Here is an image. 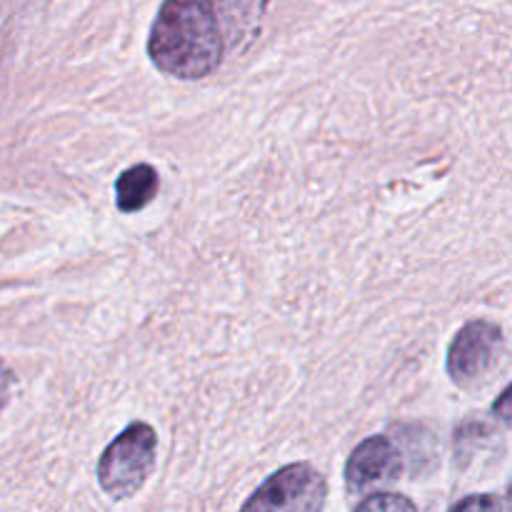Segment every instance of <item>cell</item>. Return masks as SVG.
<instances>
[{"label":"cell","instance_id":"cell-1","mask_svg":"<svg viewBox=\"0 0 512 512\" xmlns=\"http://www.w3.org/2000/svg\"><path fill=\"white\" fill-rule=\"evenodd\" d=\"M223 30L208 0H165L150 30L155 68L180 80H200L223 63Z\"/></svg>","mask_w":512,"mask_h":512},{"label":"cell","instance_id":"cell-2","mask_svg":"<svg viewBox=\"0 0 512 512\" xmlns=\"http://www.w3.org/2000/svg\"><path fill=\"white\" fill-rule=\"evenodd\" d=\"M158 450V435L148 423H133L105 448L98 463V480L113 498L123 500L138 493L150 478Z\"/></svg>","mask_w":512,"mask_h":512},{"label":"cell","instance_id":"cell-3","mask_svg":"<svg viewBox=\"0 0 512 512\" xmlns=\"http://www.w3.org/2000/svg\"><path fill=\"white\" fill-rule=\"evenodd\" d=\"M328 498L325 478L308 463H293L270 475L243 512H320Z\"/></svg>","mask_w":512,"mask_h":512},{"label":"cell","instance_id":"cell-4","mask_svg":"<svg viewBox=\"0 0 512 512\" xmlns=\"http://www.w3.org/2000/svg\"><path fill=\"white\" fill-rule=\"evenodd\" d=\"M503 355V330L493 320H470L458 330L448 350V373L460 388L488 378Z\"/></svg>","mask_w":512,"mask_h":512},{"label":"cell","instance_id":"cell-5","mask_svg":"<svg viewBox=\"0 0 512 512\" xmlns=\"http://www.w3.org/2000/svg\"><path fill=\"white\" fill-rule=\"evenodd\" d=\"M403 473V455L398 445L385 435H373L363 440L358 448L350 453L345 465V480H348L350 493H368V490L383 488L395 483Z\"/></svg>","mask_w":512,"mask_h":512},{"label":"cell","instance_id":"cell-6","mask_svg":"<svg viewBox=\"0 0 512 512\" xmlns=\"http://www.w3.org/2000/svg\"><path fill=\"white\" fill-rule=\"evenodd\" d=\"M158 185L160 178L153 165H133L115 180V205L120 213H138L145 205L153 203V198L158 195Z\"/></svg>","mask_w":512,"mask_h":512},{"label":"cell","instance_id":"cell-7","mask_svg":"<svg viewBox=\"0 0 512 512\" xmlns=\"http://www.w3.org/2000/svg\"><path fill=\"white\" fill-rule=\"evenodd\" d=\"M355 512H418V510H415V505L410 503L405 495L378 493V495H370L368 500H363Z\"/></svg>","mask_w":512,"mask_h":512},{"label":"cell","instance_id":"cell-8","mask_svg":"<svg viewBox=\"0 0 512 512\" xmlns=\"http://www.w3.org/2000/svg\"><path fill=\"white\" fill-rule=\"evenodd\" d=\"M453 512H500V503L493 495H470V498L460 500Z\"/></svg>","mask_w":512,"mask_h":512},{"label":"cell","instance_id":"cell-9","mask_svg":"<svg viewBox=\"0 0 512 512\" xmlns=\"http://www.w3.org/2000/svg\"><path fill=\"white\" fill-rule=\"evenodd\" d=\"M493 415L498 420H503V423L512 425V383L503 390V395H500V398L493 403Z\"/></svg>","mask_w":512,"mask_h":512},{"label":"cell","instance_id":"cell-10","mask_svg":"<svg viewBox=\"0 0 512 512\" xmlns=\"http://www.w3.org/2000/svg\"><path fill=\"white\" fill-rule=\"evenodd\" d=\"M510 510H512V488H510Z\"/></svg>","mask_w":512,"mask_h":512}]
</instances>
